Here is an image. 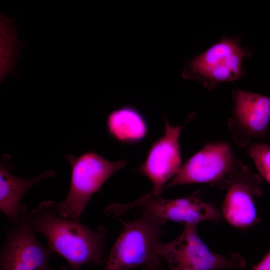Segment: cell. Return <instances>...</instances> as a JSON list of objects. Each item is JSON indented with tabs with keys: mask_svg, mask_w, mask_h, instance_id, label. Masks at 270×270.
<instances>
[{
	"mask_svg": "<svg viewBox=\"0 0 270 270\" xmlns=\"http://www.w3.org/2000/svg\"><path fill=\"white\" fill-rule=\"evenodd\" d=\"M60 270H68L66 267H62V268H61Z\"/></svg>",
	"mask_w": 270,
	"mask_h": 270,
	"instance_id": "obj_18",
	"label": "cell"
},
{
	"mask_svg": "<svg viewBox=\"0 0 270 270\" xmlns=\"http://www.w3.org/2000/svg\"><path fill=\"white\" fill-rule=\"evenodd\" d=\"M28 216L34 232L45 236L48 246L62 257L72 270L106 260V228L92 230L80 220L60 216L54 201L42 202L28 212Z\"/></svg>",
	"mask_w": 270,
	"mask_h": 270,
	"instance_id": "obj_1",
	"label": "cell"
},
{
	"mask_svg": "<svg viewBox=\"0 0 270 270\" xmlns=\"http://www.w3.org/2000/svg\"><path fill=\"white\" fill-rule=\"evenodd\" d=\"M106 130L109 135L117 142L130 144L138 142L146 136L148 126L138 110L126 106L108 114Z\"/></svg>",
	"mask_w": 270,
	"mask_h": 270,
	"instance_id": "obj_13",
	"label": "cell"
},
{
	"mask_svg": "<svg viewBox=\"0 0 270 270\" xmlns=\"http://www.w3.org/2000/svg\"><path fill=\"white\" fill-rule=\"evenodd\" d=\"M121 222L122 232L102 270H129L140 266L148 269L160 264L157 248L166 222L144 212L137 220Z\"/></svg>",
	"mask_w": 270,
	"mask_h": 270,
	"instance_id": "obj_2",
	"label": "cell"
},
{
	"mask_svg": "<svg viewBox=\"0 0 270 270\" xmlns=\"http://www.w3.org/2000/svg\"><path fill=\"white\" fill-rule=\"evenodd\" d=\"M66 156L72 168L70 182L66 198L57 202L58 212L64 218L80 220L92 196L126 162H112L92 151L85 152L78 157L70 154Z\"/></svg>",
	"mask_w": 270,
	"mask_h": 270,
	"instance_id": "obj_3",
	"label": "cell"
},
{
	"mask_svg": "<svg viewBox=\"0 0 270 270\" xmlns=\"http://www.w3.org/2000/svg\"><path fill=\"white\" fill-rule=\"evenodd\" d=\"M246 152L254 161L260 176L270 184V145L252 143L246 147Z\"/></svg>",
	"mask_w": 270,
	"mask_h": 270,
	"instance_id": "obj_15",
	"label": "cell"
},
{
	"mask_svg": "<svg viewBox=\"0 0 270 270\" xmlns=\"http://www.w3.org/2000/svg\"><path fill=\"white\" fill-rule=\"evenodd\" d=\"M11 156L4 154L0 163V210L12 224L20 218L21 202L27 192L42 180L52 177L53 170H46L30 178H21L12 174Z\"/></svg>",
	"mask_w": 270,
	"mask_h": 270,
	"instance_id": "obj_12",
	"label": "cell"
},
{
	"mask_svg": "<svg viewBox=\"0 0 270 270\" xmlns=\"http://www.w3.org/2000/svg\"><path fill=\"white\" fill-rule=\"evenodd\" d=\"M252 270H270V250Z\"/></svg>",
	"mask_w": 270,
	"mask_h": 270,
	"instance_id": "obj_16",
	"label": "cell"
},
{
	"mask_svg": "<svg viewBox=\"0 0 270 270\" xmlns=\"http://www.w3.org/2000/svg\"><path fill=\"white\" fill-rule=\"evenodd\" d=\"M262 176L244 164L226 188L222 208L223 218L232 226L246 229L257 224L255 199L262 194Z\"/></svg>",
	"mask_w": 270,
	"mask_h": 270,
	"instance_id": "obj_10",
	"label": "cell"
},
{
	"mask_svg": "<svg viewBox=\"0 0 270 270\" xmlns=\"http://www.w3.org/2000/svg\"><path fill=\"white\" fill-rule=\"evenodd\" d=\"M248 54L238 40L224 37L192 60L182 76L186 78L198 80L210 90L220 83L242 77L245 74L242 62Z\"/></svg>",
	"mask_w": 270,
	"mask_h": 270,
	"instance_id": "obj_6",
	"label": "cell"
},
{
	"mask_svg": "<svg viewBox=\"0 0 270 270\" xmlns=\"http://www.w3.org/2000/svg\"><path fill=\"white\" fill-rule=\"evenodd\" d=\"M182 232L171 242H160L158 256L166 262L170 270H220L241 268L246 265L244 257L236 252L217 254L199 236L197 225H184Z\"/></svg>",
	"mask_w": 270,
	"mask_h": 270,
	"instance_id": "obj_4",
	"label": "cell"
},
{
	"mask_svg": "<svg viewBox=\"0 0 270 270\" xmlns=\"http://www.w3.org/2000/svg\"><path fill=\"white\" fill-rule=\"evenodd\" d=\"M244 164L236 158L228 142H210L181 166L164 190L192 184H206L226 189Z\"/></svg>",
	"mask_w": 270,
	"mask_h": 270,
	"instance_id": "obj_5",
	"label": "cell"
},
{
	"mask_svg": "<svg viewBox=\"0 0 270 270\" xmlns=\"http://www.w3.org/2000/svg\"><path fill=\"white\" fill-rule=\"evenodd\" d=\"M0 14V82L10 74L16 73L20 50L25 44L17 38L18 28L14 21Z\"/></svg>",
	"mask_w": 270,
	"mask_h": 270,
	"instance_id": "obj_14",
	"label": "cell"
},
{
	"mask_svg": "<svg viewBox=\"0 0 270 270\" xmlns=\"http://www.w3.org/2000/svg\"><path fill=\"white\" fill-rule=\"evenodd\" d=\"M164 120V135L152 144L144 162L138 168L152 184V191L148 193L149 196H160L166 183L181 168L180 137L184 125L172 126L166 118Z\"/></svg>",
	"mask_w": 270,
	"mask_h": 270,
	"instance_id": "obj_11",
	"label": "cell"
},
{
	"mask_svg": "<svg viewBox=\"0 0 270 270\" xmlns=\"http://www.w3.org/2000/svg\"><path fill=\"white\" fill-rule=\"evenodd\" d=\"M147 270H163L161 264H160L156 266H155L153 268H150L148 269H147Z\"/></svg>",
	"mask_w": 270,
	"mask_h": 270,
	"instance_id": "obj_17",
	"label": "cell"
},
{
	"mask_svg": "<svg viewBox=\"0 0 270 270\" xmlns=\"http://www.w3.org/2000/svg\"><path fill=\"white\" fill-rule=\"evenodd\" d=\"M136 206H140L146 212L166 222L172 220L184 225L196 224L202 221L218 222L223 216L216 206L201 200L196 194L180 198L164 199L161 196L148 194L131 204H118L116 210L122 214Z\"/></svg>",
	"mask_w": 270,
	"mask_h": 270,
	"instance_id": "obj_8",
	"label": "cell"
},
{
	"mask_svg": "<svg viewBox=\"0 0 270 270\" xmlns=\"http://www.w3.org/2000/svg\"><path fill=\"white\" fill-rule=\"evenodd\" d=\"M28 214L27 206H22L19 220L6 231L0 270H54L50 260L55 253L38 240Z\"/></svg>",
	"mask_w": 270,
	"mask_h": 270,
	"instance_id": "obj_7",
	"label": "cell"
},
{
	"mask_svg": "<svg viewBox=\"0 0 270 270\" xmlns=\"http://www.w3.org/2000/svg\"><path fill=\"white\" fill-rule=\"evenodd\" d=\"M234 106L228 122L234 142L248 147L256 138H266L270 122V97L237 90L232 94Z\"/></svg>",
	"mask_w": 270,
	"mask_h": 270,
	"instance_id": "obj_9",
	"label": "cell"
}]
</instances>
